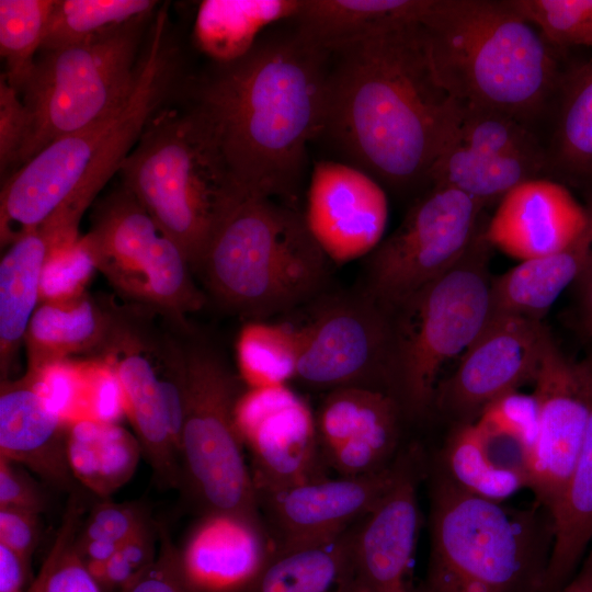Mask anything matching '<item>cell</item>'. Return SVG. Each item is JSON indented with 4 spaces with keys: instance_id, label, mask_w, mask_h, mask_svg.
<instances>
[{
    "instance_id": "obj_1",
    "label": "cell",
    "mask_w": 592,
    "mask_h": 592,
    "mask_svg": "<svg viewBox=\"0 0 592 592\" xmlns=\"http://www.w3.org/2000/svg\"><path fill=\"white\" fill-rule=\"evenodd\" d=\"M329 59L292 27L185 80L190 107L209 127L244 195L297 207L307 148L323 128Z\"/></svg>"
},
{
    "instance_id": "obj_2",
    "label": "cell",
    "mask_w": 592,
    "mask_h": 592,
    "mask_svg": "<svg viewBox=\"0 0 592 592\" xmlns=\"http://www.w3.org/2000/svg\"><path fill=\"white\" fill-rule=\"evenodd\" d=\"M458 111L419 21L388 24L330 54L321 137L380 184L407 190L429 181Z\"/></svg>"
},
{
    "instance_id": "obj_3",
    "label": "cell",
    "mask_w": 592,
    "mask_h": 592,
    "mask_svg": "<svg viewBox=\"0 0 592 592\" xmlns=\"http://www.w3.org/2000/svg\"><path fill=\"white\" fill-rule=\"evenodd\" d=\"M143 46L133 91L109 116L55 140L12 173L0 194V242L7 248L45 226L78 237L80 219L119 171L149 121L183 89L181 48L168 5L156 11Z\"/></svg>"
},
{
    "instance_id": "obj_4",
    "label": "cell",
    "mask_w": 592,
    "mask_h": 592,
    "mask_svg": "<svg viewBox=\"0 0 592 592\" xmlns=\"http://www.w3.org/2000/svg\"><path fill=\"white\" fill-rule=\"evenodd\" d=\"M420 24L433 70L459 104L526 123L558 86L551 45L512 0H430Z\"/></svg>"
},
{
    "instance_id": "obj_5",
    "label": "cell",
    "mask_w": 592,
    "mask_h": 592,
    "mask_svg": "<svg viewBox=\"0 0 592 592\" xmlns=\"http://www.w3.org/2000/svg\"><path fill=\"white\" fill-rule=\"evenodd\" d=\"M330 263L297 207L243 195L220 218L195 273L219 307L251 321L323 295Z\"/></svg>"
},
{
    "instance_id": "obj_6",
    "label": "cell",
    "mask_w": 592,
    "mask_h": 592,
    "mask_svg": "<svg viewBox=\"0 0 592 592\" xmlns=\"http://www.w3.org/2000/svg\"><path fill=\"white\" fill-rule=\"evenodd\" d=\"M424 592H542L553 547L549 512L468 493L435 464Z\"/></svg>"
},
{
    "instance_id": "obj_7",
    "label": "cell",
    "mask_w": 592,
    "mask_h": 592,
    "mask_svg": "<svg viewBox=\"0 0 592 592\" xmlns=\"http://www.w3.org/2000/svg\"><path fill=\"white\" fill-rule=\"evenodd\" d=\"M118 172L193 272L220 218L244 195L209 127L190 106L160 110Z\"/></svg>"
},
{
    "instance_id": "obj_8",
    "label": "cell",
    "mask_w": 592,
    "mask_h": 592,
    "mask_svg": "<svg viewBox=\"0 0 592 592\" xmlns=\"http://www.w3.org/2000/svg\"><path fill=\"white\" fill-rule=\"evenodd\" d=\"M488 219L463 257L395 311L396 394L407 418L433 405L443 366L464 352L490 317L492 246Z\"/></svg>"
},
{
    "instance_id": "obj_9",
    "label": "cell",
    "mask_w": 592,
    "mask_h": 592,
    "mask_svg": "<svg viewBox=\"0 0 592 592\" xmlns=\"http://www.w3.org/2000/svg\"><path fill=\"white\" fill-rule=\"evenodd\" d=\"M151 16L88 43L39 52L19 90L30 122L21 167L125 102L138 73L144 25Z\"/></svg>"
},
{
    "instance_id": "obj_10",
    "label": "cell",
    "mask_w": 592,
    "mask_h": 592,
    "mask_svg": "<svg viewBox=\"0 0 592 592\" xmlns=\"http://www.w3.org/2000/svg\"><path fill=\"white\" fill-rule=\"evenodd\" d=\"M184 353L182 485L203 513L260 516L251 470L235 423L242 382L206 343L184 344Z\"/></svg>"
},
{
    "instance_id": "obj_11",
    "label": "cell",
    "mask_w": 592,
    "mask_h": 592,
    "mask_svg": "<svg viewBox=\"0 0 592 592\" xmlns=\"http://www.w3.org/2000/svg\"><path fill=\"white\" fill-rule=\"evenodd\" d=\"M83 239L118 295L189 333L206 298L180 247L122 184L96 204Z\"/></svg>"
},
{
    "instance_id": "obj_12",
    "label": "cell",
    "mask_w": 592,
    "mask_h": 592,
    "mask_svg": "<svg viewBox=\"0 0 592 592\" xmlns=\"http://www.w3.org/2000/svg\"><path fill=\"white\" fill-rule=\"evenodd\" d=\"M483 208L458 190L432 185L367 255L358 289L395 311L463 257L487 220Z\"/></svg>"
},
{
    "instance_id": "obj_13",
    "label": "cell",
    "mask_w": 592,
    "mask_h": 592,
    "mask_svg": "<svg viewBox=\"0 0 592 592\" xmlns=\"http://www.w3.org/2000/svg\"><path fill=\"white\" fill-rule=\"evenodd\" d=\"M323 295L309 321L297 327L295 379L314 389L363 387L397 398L394 311L358 288Z\"/></svg>"
},
{
    "instance_id": "obj_14",
    "label": "cell",
    "mask_w": 592,
    "mask_h": 592,
    "mask_svg": "<svg viewBox=\"0 0 592 592\" xmlns=\"http://www.w3.org/2000/svg\"><path fill=\"white\" fill-rule=\"evenodd\" d=\"M146 310H116L107 340L95 357L115 371L125 397L126 417L143 453L162 486H182L180 454L172 440L162 399L161 378L182 344L149 323Z\"/></svg>"
},
{
    "instance_id": "obj_15",
    "label": "cell",
    "mask_w": 592,
    "mask_h": 592,
    "mask_svg": "<svg viewBox=\"0 0 592 592\" xmlns=\"http://www.w3.org/2000/svg\"><path fill=\"white\" fill-rule=\"evenodd\" d=\"M235 423L251 456L255 493L331 476L315 411L288 385L244 388L235 406Z\"/></svg>"
},
{
    "instance_id": "obj_16",
    "label": "cell",
    "mask_w": 592,
    "mask_h": 592,
    "mask_svg": "<svg viewBox=\"0 0 592 592\" xmlns=\"http://www.w3.org/2000/svg\"><path fill=\"white\" fill-rule=\"evenodd\" d=\"M550 337L543 320L490 316L457 368L437 384L432 407L455 424L474 422L498 397L534 383Z\"/></svg>"
},
{
    "instance_id": "obj_17",
    "label": "cell",
    "mask_w": 592,
    "mask_h": 592,
    "mask_svg": "<svg viewBox=\"0 0 592 592\" xmlns=\"http://www.w3.org/2000/svg\"><path fill=\"white\" fill-rule=\"evenodd\" d=\"M401 451L384 469L358 477L328 476L257 493L273 551L321 543L348 531L390 490Z\"/></svg>"
},
{
    "instance_id": "obj_18",
    "label": "cell",
    "mask_w": 592,
    "mask_h": 592,
    "mask_svg": "<svg viewBox=\"0 0 592 592\" xmlns=\"http://www.w3.org/2000/svg\"><path fill=\"white\" fill-rule=\"evenodd\" d=\"M423 464L418 446L401 449L394 486L356 523L346 592H414L412 565L421 527L418 485Z\"/></svg>"
},
{
    "instance_id": "obj_19",
    "label": "cell",
    "mask_w": 592,
    "mask_h": 592,
    "mask_svg": "<svg viewBox=\"0 0 592 592\" xmlns=\"http://www.w3.org/2000/svg\"><path fill=\"white\" fill-rule=\"evenodd\" d=\"M538 424L526 458L527 488L550 514L560 498L584 436L589 402L577 362L549 338L534 380Z\"/></svg>"
},
{
    "instance_id": "obj_20",
    "label": "cell",
    "mask_w": 592,
    "mask_h": 592,
    "mask_svg": "<svg viewBox=\"0 0 592 592\" xmlns=\"http://www.w3.org/2000/svg\"><path fill=\"white\" fill-rule=\"evenodd\" d=\"M306 224L332 263L368 255L380 242L388 218L382 184L348 163H315L304 213Z\"/></svg>"
},
{
    "instance_id": "obj_21",
    "label": "cell",
    "mask_w": 592,
    "mask_h": 592,
    "mask_svg": "<svg viewBox=\"0 0 592 592\" xmlns=\"http://www.w3.org/2000/svg\"><path fill=\"white\" fill-rule=\"evenodd\" d=\"M325 464L335 476L358 477L389 466L400 448L402 406L394 396L363 387L327 391L315 411Z\"/></svg>"
},
{
    "instance_id": "obj_22",
    "label": "cell",
    "mask_w": 592,
    "mask_h": 592,
    "mask_svg": "<svg viewBox=\"0 0 592 592\" xmlns=\"http://www.w3.org/2000/svg\"><path fill=\"white\" fill-rule=\"evenodd\" d=\"M272 551L260 516L207 512L179 550V563L193 592H248Z\"/></svg>"
},
{
    "instance_id": "obj_23",
    "label": "cell",
    "mask_w": 592,
    "mask_h": 592,
    "mask_svg": "<svg viewBox=\"0 0 592 592\" xmlns=\"http://www.w3.org/2000/svg\"><path fill=\"white\" fill-rule=\"evenodd\" d=\"M587 218V208L566 186L534 178L500 200L488 219L486 237L493 249L524 262L563 249L581 232Z\"/></svg>"
},
{
    "instance_id": "obj_24",
    "label": "cell",
    "mask_w": 592,
    "mask_h": 592,
    "mask_svg": "<svg viewBox=\"0 0 592 592\" xmlns=\"http://www.w3.org/2000/svg\"><path fill=\"white\" fill-rule=\"evenodd\" d=\"M68 428L47 409L25 376L1 382L0 456L56 487L68 488L75 480L67 460Z\"/></svg>"
},
{
    "instance_id": "obj_25",
    "label": "cell",
    "mask_w": 592,
    "mask_h": 592,
    "mask_svg": "<svg viewBox=\"0 0 592 592\" xmlns=\"http://www.w3.org/2000/svg\"><path fill=\"white\" fill-rule=\"evenodd\" d=\"M577 366L589 402L584 436L571 474L550 511L553 547L542 592H557L573 576L592 540V353Z\"/></svg>"
},
{
    "instance_id": "obj_26",
    "label": "cell",
    "mask_w": 592,
    "mask_h": 592,
    "mask_svg": "<svg viewBox=\"0 0 592 592\" xmlns=\"http://www.w3.org/2000/svg\"><path fill=\"white\" fill-rule=\"evenodd\" d=\"M587 223L563 249L520 262L492 278L490 316L517 315L543 320L559 295L578 280L592 258V203Z\"/></svg>"
},
{
    "instance_id": "obj_27",
    "label": "cell",
    "mask_w": 592,
    "mask_h": 592,
    "mask_svg": "<svg viewBox=\"0 0 592 592\" xmlns=\"http://www.w3.org/2000/svg\"><path fill=\"white\" fill-rule=\"evenodd\" d=\"M115 316L116 310L103 308L87 293L69 300L39 303L24 337L26 373L78 354L95 356Z\"/></svg>"
},
{
    "instance_id": "obj_28",
    "label": "cell",
    "mask_w": 592,
    "mask_h": 592,
    "mask_svg": "<svg viewBox=\"0 0 592 592\" xmlns=\"http://www.w3.org/2000/svg\"><path fill=\"white\" fill-rule=\"evenodd\" d=\"M55 246L36 228L11 243L0 261V373L8 380L31 319L41 303V275Z\"/></svg>"
},
{
    "instance_id": "obj_29",
    "label": "cell",
    "mask_w": 592,
    "mask_h": 592,
    "mask_svg": "<svg viewBox=\"0 0 592 592\" xmlns=\"http://www.w3.org/2000/svg\"><path fill=\"white\" fill-rule=\"evenodd\" d=\"M430 0H301L289 21L319 50L332 52L406 20H421Z\"/></svg>"
},
{
    "instance_id": "obj_30",
    "label": "cell",
    "mask_w": 592,
    "mask_h": 592,
    "mask_svg": "<svg viewBox=\"0 0 592 592\" xmlns=\"http://www.w3.org/2000/svg\"><path fill=\"white\" fill-rule=\"evenodd\" d=\"M143 448L118 423L82 420L69 425L67 460L72 477L106 499L134 476Z\"/></svg>"
},
{
    "instance_id": "obj_31",
    "label": "cell",
    "mask_w": 592,
    "mask_h": 592,
    "mask_svg": "<svg viewBox=\"0 0 592 592\" xmlns=\"http://www.w3.org/2000/svg\"><path fill=\"white\" fill-rule=\"evenodd\" d=\"M355 525L321 543L272 551L248 592H346Z\"/></svg>"
},
{
    "instance_id": "obj_32",
    "label": "cell",
    "mask_w": 592,
    "mask_h": 592,
    "mask_svg": "<svg viewBox=\"0 0 592 592\" xmlns=\"http://www.w3.org/2000/svg\"><path fill=\"white\" fill-rule=\"evenodd\" d=\"M301 0L204 1L196 19V38L216 62L246 54L265 27L289 22Z\"/></svg>"
},
{
    "instance_id": "obj_33",
    "label": "cell",
    "mask_w": 592,
    "mask_h": 592,
    "mask_svg": "<svg viewBox=\"0 0 592 592\" xmlns=\"http://www.w3.org/2000/svg\"><path fill=\"white\" fill-rule=\"evenodd\" d=\"M544 166L448 143L431 167L429 182L451 186L487 206L500 202L522 182L537 178Z\"/></svg>"
},
{
    "instance_id": "obj_34",
    "label": "cell",
    "mask_w": 592,
    "mask_h": 592,
    "mask_svg": "<svg viewBox=\"0 0 592 592\" xmlns=\"http://www.w3.org/2000/svg\"><path fill=\"white\" fill-rule=\"evenodd\" d=\"M435 464L457 487L487 500L504 502L527 488L525 473L503 465L475 422L455 424Z\"/></svg>"
},
{
    "instance_id": "obj_35",
    "label": "cell",
    "mask_w": 592,
    "mask_h": 592,
    "mask_svg": "<svg viewBox=\"0 0 592 592\" xmlns=\"http://www.w3.org/2000/svg\"><path fill=\"white\" fill-rule=\"evenodd\" d=\"M152 0L54 1L41 50L94 41L156 13Z\"/></svg>"
},
{
    "instance_id": "obj_36",
    "label": "cell",
    "mask_w": 592,
    "mask_h": 592,
    "mask_svg": "<svg viewBox=\"0 0 592 592\" xmlns=\"http://www.w3.org/2000/svg\"><path fill=\"white\" fill-rule=\"evenodd\" d=\"M300 355L297 327L248 321L236 341L239 378L246 388L288 385L296 378Z\"/></svg>"
},
{
    "instance_id": "obj_37",
    "label": "cell",
    "mask_w": 592,
    "mask_h": 592,
    "mask_svg": "<svg viewBox=\"0 0 592 592\" xmlns=\"http://www.w3.org/2000/svg\"><path fill=\"white\" fill-rule=\"evenodd\" d=\"M55 0H1L0 54L2 76L18 91L41 52Z\"/></svg>"
},
{
    "instance_id": "obj_38",
    "label": "cell",
    "mask_w": 592,
    "mask_h": 592,
    "mask_svg": "<svg viewBox=\"0 0 592 592\" xmlns=\"http://www.w3.org/2000/svg\"><path fill=\"white\" fill-rule=\"evenodd\" d=\"M448 143L545 164L543 148L526 123L493 110L459 104L457 123Z\"/></svg>"
},
{
    "instance_id": "obj_39",
    "label": "cell",
    "mask_w": 592,
    "mask_h": 592,
    "mask_svg": "<svg viewBox=\"0 0 592 592\" xmlns=\"http://www.w3.org/2000/svg\"><path fill=\"white\" fill-rule=\"evenodd\" d=\"M555 152L567 173L592 177V57L567 84L560 107Z\"/></svg>"
},
{
    "instance_id": "obj_40",
    "label": "cell",
    "mask_w": 592,
    "mask_h": 592,
    "mask_svg": "<svg viewBox=\"0 0 592 592\" xmlns=\"http://www.w3.org/2000/svg\"><path fill=\"white\" fill-rule=\"evenodd\" d=\"M550 45L592 47V0H512Z\"/></svg>"
},
{
    "instance_id": "obj_41",
    "label": "cell",
    "mask_w": 592,
    "mask_h": 592,
    "mask_svg": "<svg viewBox=\"0 0 592 592\" xmlns=\"http://www.w3.org/2000/svg\"><path fill=\"white\" fill-rule=\"evenodd\" d=\"M489 437L515 446L527 458L538 424L534 394L506 392L488 403L474 421Z\"/></svg>"
},
{
    "instance_id": "obj_42",
    "label": "cell",
    "mask_w": 592,
    "mask_h": 592,
    "mask_svg": "<svg viewBox=\"0 0 592 592\" xmlns=\"http://www.w3.org/2000/svg\"><path fill=\"white\" fill-rule=\"evenodd\" d=\"M24 376L47 409L67 425L86 420V361L64 360Z\"/></svg>"
},
{
    "instance_id": "obj_43",
    "label": "cell",
    "mask_w": 592,
    "mask_h": 592,
    "mask_svg": "<svg viewBox=\"0 0 592 592\" xmlns=\"http://www.w3.org/2000/svg\"><path fill=\"white\" fill-rule=\"evenodd\" d=\"M95 270L83 237L53 247L42 270L41 303L69 300L83 295Z\"/></svg>"
},
{
    "instance_id": "obj_44",
    "label": "cell",
    "mask_w": 592,
    "mask_h": 592,
    "mask_svg": "<svg viewBox=\"0 0 592 592\" xmlns=\"http://www.w3.org/2000/svg\"><path fill=\"white\" fill-rule=\"evenodd\" d=\"M157 538L158 531L155 532L146 521L123 542L110 559L84 565L104 591L114 589L122 591L155 561L158 554Z\"/></svg>"
},
{
    "instance_id": "obj_45",
    "label": "cell",
    "mask_w": 592,
    "mask_h": 592,
    "mask_svg": "<svg viewBox=\"0 0 592 592\" xmlns=\"http://www.w3.org/2000/svg\"><path fill=\"white\" fill-rule=\"evenodd\" d=\"M146 521L148 519L141 506L104 499L92 508L75 540L119 546Z\"/></svg>"
},
{
    "instance_id": "obj_46",
    "label": "cell",
    "mask_w": 592,
    "mask_h": 592,
    "mask_svg": "<svg viewBox=\"0 0 592 592\" xmlns=\"http://www.w3.org/2000/svg\"><path fill=\"white\" fill-rule=\"evenodd\" d=\"M29 114L20 92L0 79V171L4 181L21 167L29 135Z\"/></svg>"
},
{
    "instance_id": "obj_47",
    "label": "cell",
    "mask_w": 592,
    "mask_h": 592,
    "mask_svg": "<svg viewBox=\"0 0 592 592\" xmlns=\"http://www.w3.org/2000/svg\"><path fill=\"white\" fill-rule=\"evenodd\" d=\"M86 420L118 423L126 415L125 397L114 368L93 357L86 361Z\"/></svg>"
},
{
    "instance_id": "obj_48",
    "label": "cell",
    "mask_w": 592,
    "mask_h": 592,
    "mask_svg": "<svg viewBox=\"0 0 592 592\" xmlns=\"http://www.w3.org/2000/svg\"><path fill=\"white\" fill-rule=\"evenodd\" d=\"M158 539L155 561L121 592H193L182 576L179 549L162 526H158Z\"/></svg>"
},
{
    "instance_id": "obj_49",
    "label": "cell",
    "mask_w": 592,
    "mask_h": 592,
    "mask_svg": "<svg viewBox=\"0 0 592 592\" xmlns=\"http://www.w3.org/2000/svg\"><path fill=\"white\" fill-rule=\"evenodd\" d=\"M0 508H20L37 513L47 509V497L22 464L0 456Z\"/></svg>"
},
{
    "instance_id": "obj_50",
    "label": "cell",
    "mask_w": 592,
    "mask_h": 592,
    "mask_svg": "<svg viewBox=\"0 0 592 592\" xmlns=\"http://www.w3.org/2000/svg\"><path fill=\"white\" fill-rule=\"evenodd\" d=\"M39 516L25 509L0 508V545L30 561L39 540Z\"/></svg>"
},
{
    "instance_id": "obj_51",
    "label": "cell",
    "mask_w": 592,
    "mask_h": 592,
    "mask_svg": "<svg viewBox=\"0 0 592 592\" xmlns=\"http://www.w3.org/2000/svg\"><path fill=\"white\" fill-rule=\"evenodd\" d=\"M73 538L54 562L44 592H105L76 551Z\"/></svg>"
},
{
    "instance_id": "obj_52",
    "label": "cell",
    "mask_w": 592,
    "mask_h": 592,
    "mask_svg": "<svg viewBox=\"0 0 592 592\" xmlns=\"http://www.w3.org/2000/svg\"><path fill=\"white\" fill-rule=\"evenodd\" d=\"M29 565L30 561L0 545V592H26Z\"/></svg>"
},
{
    "instance_id": "obj_53",
    "label": "cell",
    "mask_w": 592,
    "mask_h": 592,
    "mask_svg": "<svg viewBox=\"0 0 592 592\" xmlns=\"http://www.w3.org/2000/svg\"><path fill=\"white\" fill-rule=\"evenodd\" d=\"M577 286L579 311L585 331L592 335V266L587 264L578 280Z\"/></svg>"
},
{
    "instance_id": "obj_54",
    "label": "cell",
    "mask_w": 592,
    "mask_h": 592,
    "mask_svg": "<svg viewBox=\"0 0 592 592\" xmlns=\"http://www.w3.org/2000/svg\"><path fill=\"white\" fill-rule=\"evenodd\" d=\"M70 534L66 530L58 531V535L54 542V545L38 573L36 579L33 581L31 587L26 589V592H44L45 584L48 578V574L50 572V569L60 555V553L64 550V548L68 545L70 542Z\"/></svg>"
},
{
    "instance_id": "obj_55",
    "label": "cell",
    "mask_w": 592,
    "mask_h": 592,
    "mask_svg": "<svg viewBox=\"0 0 592 592\" xmlns=\"http://www.w3.org/2000/svg\"><path fill=\"white\" fill-rule=\"evenodd\" d=\"M557 592H592V550L584 556L573 576Z\"/></svg>"
},
{
    "instance_id": "obj_56",
    "label": "cell",
    "mask_w": 592,
    "mask_h": 592,
    "mask_svg": "<svg viewBox=\"0 0 592 592\" xmlns=\"http://www.w3.org/2000/svg\"><path fill=\"white\" fill-rule=\"evenodd\" d=\"M588 264H590V265L592 266V258H591V260L589 261V263H588Z\"/></svg>"
}]
</instances>
